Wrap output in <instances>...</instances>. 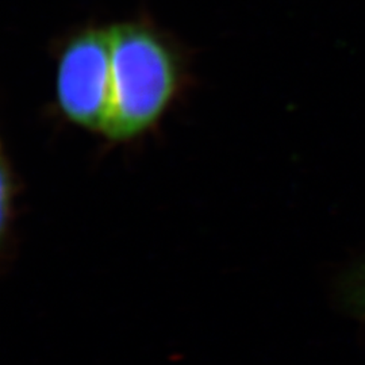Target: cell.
I'll list each match as a JSON object with an SVG mask.
<instances>
[{
	"label": "cell",
	"instance_id": "obj_3",
	"mask_svg": "<svg viewBox=\"0 0 365 365\" xmlns=\"http://www.w3.org/2000/svg\"><path fill=\"white\" fill-rule=\"evenodd\" d=\"M336 300L344 313L365 322V255L337 277Z\"/></svg>",
	"mask_w": 365,
	"mask_h": 365
},
{
	"label": "cell",
	"instance_id": "obj_1",
	"mask_svg": "<svg viewBox=\"0 0 365 365\" xmlns=\"http://www.w3.org/2000/svg\"><path fill=\"white\" fill-rule=\"evenodd\" d=\"M111 38V107L103 137L128 143L152 130L182 91L185 56L148 15L117 22Z\"/></svg>",
	"mask_w": 365,
	"mask_h": 365
},
{
	"label": "cell",
	"instance_id": "obj_2",
	"mask_svg": "<svg viewBox=\"0 0 365 365\" xmlns=\"http://www.w3.org/2000/svg\"><path fill=\"white\" fill-rule=\"evenodd\" d=\"M111 80L108 25H83L61 38L56 56V99L68 122L102 135L111 107Z\"/></svg>",
	"mask_w": 365,
	"mask_h": 365
}]
</instances>
